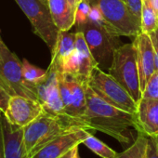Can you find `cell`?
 <instances>
[{
	"instance_id": "3",
	"label": "cell",
	"mask_w": 158,
	"mask_h": 158,
	"mask_svg": "<svg viewBox=\"0 0 158 158\" xmlns=\"http://www.w3.org/2000/svg\"><path fill=\"white\" fill-rule=\"evenodd\" d=\"M109 73L125 88L131 97L138 102L141 99L139 70L133 43L117 47L114 52Z\"/></svg>"
},
{
	"instance_id": "29",
	"label": "cell",
	"mask_w": 158,
	"mask_h": 158,
	"mask_svg": "<svg viewBox=\"0 0 158 158\" xmlns=\"http://www.w3.org/2000/svg\"><path fill=\"white\" fill-rule=\"evenodd\" d=\"M60 158H80L79 157V151H78V146L73 147L72 150H70L68 152H66L64 155H62Z\"/></svg>"
},
{
	"instance_id": "6",
	"label": "cell",
	"mask_w": 158,
	"mask_h": 158,
	"mask_svg": "<svg viewBox=\"0 0 158 158\" xmlns=\"http://www.w3.org/2000/svg\"><path fill=\"white\" fill-rule=\"evenodd\" d=\"M89 85L110 104L135 114L138 104L136 101L112 74L102 71L100 66L93 70Z\"/></svg>"
},
{
	"instance_id": "30",
	"label": "cell",
	"mask_w": 158,
	"mask_h": 158,
	"mask_svg": "<svg viewBox=\"0 0 158 158\" xmlns=\"http://www.w3.org/2000/svg\"><path fill=\"white\" fill-rule=\"evenodd\" d=\"M150 1H151V5L154 10L155 14L158 17V0H150Z\"/></svg>"
},
{
	"instance_id": "4",
	"label": "cell",
	"mask_w": 158,
	"mask_h": 158,
	"mask_svg": "<svg viewBox=\"0 0 158 158\" xmlns=\"http://www.w3.org/2000/svg\"><path fill=\"white\" fill-rule=\"evenodd\" d=\"M97 5L108 26L115 36H136L141 32L140 22L135 17L125 0H89Z\"/></svg>"
},
{
	"instance_id": "11",
	"label": "cell",
	"mask_w": 158,
	"mask_h": 158,
	"mask_svg": "<svg viewBox=\"0 0 158 158\" xmlns=\"http://www.w3.org/2000/svg\"><path fill=\"white\" fill-rule=\"evenodd\" d=\"M89 133L84 127L70 129L44 145L30 158H60L73 147L82 144Z\"/></svg>"
},
{
	"instance_id": "15",
	"label": "cell",
	"mask_w": 158,
	"mask_h": 158,
	"mask_svg": "<svg viewBox=\"0 0 158 158\" xmlns=\"http://www.w3.org/2000/svg\"><path fill=\"white\" fill-rule=\"evenodd\" d=\"M76 33L68 31H60L57 41L52 48V58L48 68L62 73L64 63L75 48Z\"/></svg>"
},
{
	"instance_id": "19",
	"label": "cell",
	"mask_w": 158,
	"mask_h": 158,
	"mask_svg": "<svg viewBox=\"0 0 158 158\" xmlns=\"http://www.w3.org/2000/svg\"><path fill=\"white\" fill-rule=\"evenodd\" d=\"M156 29H158V17L151 5V1L142 0L141 32L149 35Z\"/></svg>"
},
{
	"instance_id": "18",
	"label": "cell",
	"mask_w": 158,
	"mask_h": 158,
	"mask_svg": "<svg viewBox=\"0 0 158 158\" xmlns=\"http://www.w3.org/2000/svg\"><path fill=\"white\" fill-rule=\"evenodd\" d=\"M148 136L142 132H138L135 140L124 152H118L116 158H145Z\"/></svg>"
},
{
	"instance_id": "14",
	"label": "cell",
	"mask_w": 158,
	"mask_h": 158,
	"mask_svg": "<svg viewBox=\"0 0 158 158\" xmlns=\"http://www.w3.org/2000/svg\"><path fill=\"white\" fill-rule=\"evenodd\" d=\"M135 116L139 132L148 137L158 135V100L141 98L138 102Z\"/></svg>"
},
{
	"instance_id": "26",
	"label": "cell",
	"mask_w": 158,
	"mask_h": 158,
	"mask_svg": "<svg viewBox=\"0 0 158 158\" xmlns=\"http://www.w3.org/2000/svg\"><path fill=\"white\" fill-rule=\"evenodd\" d=\"M10 94L5 89V88L2 86V84L0 83V110H1L3 113L6 111L8 104H9V101L10 99Z\"/></svg>"
},
{
	"instance_id": "10",
	"label": "cell",
	"mask_w": 158,
	"mask_h": 158,
	"mask_svg": "<svg viewBox=\"0 0 158 158\" xmlns=\"http://www.w3.org/2000/svg\"><path fill=\"white\" fill-rule=\"evenodd\" d=\"M43 105L35 99L13 95L4 114L8 121L19 127H25L44 113Z\"/></svg>"
},
{
	"instance_id": "13",
	"label": "cell",
	"mask_w": 158,
	"mask_h": 158,
	"mask_svg": "<svg viewBox=\"0 0 158 158\" xmlns=\"http://www.w3.org/2000/svg\"><path fill=\"white\" fill-rule=\"evenodd\" d=\"M133 45L136 51L141 93L152 73L156 71L152 42L148 34L140 32L135 36Z\"/></svg>"
},
{
	"instance_id": "17",
	"label": "cell",
	"mask_w": 158,
	"mask_h": 158,
	"mask_svg": "<svg viewBox=\"0 0 158 158\" xmlns=\"http://www.w3.org/2000/svg\"><path fill=\"white\" fill-rule=\"evenodd\" d=\"M53 22L60 31H69L75 23V10L68 0H48Z\"/></svg>"
},
{
	"instance_id": "31",
	"label": "cell",
	"mask_w": 158,
	"mask_h": 158,
	"mask_svg": "<svg viewBox=\"0 0 158 158\" xmlns=\"http://www.w3.org/2000/svg\"><path fill=\"white\" fill-rule=\"evenodd\" d=\"M68 1H69V2L73 6V7H75V8H76V6H77V5H76V1H75V0H68Z\"/></svg>"
},
{
	"instance_id": "9",
	"label": "cell",
	"mask_w": 158,
	"mask_h": 158,
	"mask_svg": "<svg viewBox=\"0 0 158 158\" xmlns=\"http://www.w3.org/2000/svg\"><path fill=\"white\" fill-rule=\"evenodd\" d=\"M97 66L99 63L90 52L84 34L81 31L76 32L74 50L66 60L62 73H69L79 80L89 83L90 75Z\"/></svg>"
},
{
	"instance_id": "2",
	"label": "cell",
	"mask_w": 158,
	"mask_h": 158,
	"mask_svg": "<svg viewBox=\"0 0 158 158\" xmlns=\"http://www.w3.org/2000/svg\"><path fill=\"white\" fill-rule=\"evenodd\" d=\"M74 127H84L89 130L86 124L79 119L68 114H54L44 111L35 120L23 127L24 158H30L50 140Z\"/></svg>"
},
{
	"instance_id": "28",
	"label": "cell",
	"mask_w": 158,
	"mask_h": 158,
	"mask_svg": "<svg viewBox=\"0 0 158 158\" xmlns=\"http://www.w3.org/2000/svg\"><path fill=\"white\" fill-rule=\"evenodd\" d=\"M3 112L0 110V158H5V140H4V133L1 122V114Z\"/></svg>"
},
{
	"instance_id": "24",
	"label": "cell",
	"mask_w": 158,
	"mask_h": 158,
	"mask_svg": "<svg viewBox=\"0 0 158 158\" xmlns=\"http://www.w3.org/2000/svg\"><path fill=\"white\" fill-rule=\"evenodd\" d=\"M145 158H158V135L148 137Z\"/></svg>"
},
{
	"instance_id": "21",
	"label": "cell",
	"mask_w": 158,
	"mask_h": 158,
	"mask_svg": "<svg viewBox=\"0 0 158 158\" xmlns=\"http://www.w3.org/2000/svg\"><path fill=\"white\" fill-rule=\"evenodd\" d=\"M82 144H84L91 152H93L102 158H116L118 155L117 152L110 148L108 145L97 139L91 133L89 134V136L84 139Z\"/></svg>"
},
{
	"instance_id": "34",
	"label": "cell",
	"mask_w": 158,
	"mask_h": 158,
	"mask_svg": "<svg viewBox=\"0 0 158 158\" xmlns=\"http://www.w3.org/2000/svg\"><path fill=\"white\" fill-rule=\"evenodd\" d=\"M2 41H3V40L1 39V36H0V44H1V42H2Z\"/></svg>"
},
{
	"instance_id": "1",
	"label": "cell",
	"mask_w": 158,
	"mask_h": 158,
	"mask_svg": "<svg viewBox=\"0 0 158 158\" xmlns=\"http://www.w3.org/2000/svg\"><path fill=\"white\" fill-rule=\"evenodd\" d=\"M86 93L87 109L83 121L88 128L105 133L121 143H132L136 139L133 136V130L139 132L135 114L110 104L99 96L89 85Z\"/></svg>"
},
{
	"instance_id": "23",
	"label": "cell",
	"mask_w": 158,
	"mask_h": 158,
	"mask_svg": "<svg viewBox=\"0 0 158 158\" xmlns=\"http://www.w3.org/2000/svg\"><path fill=\"white\" fill-rule=\"evenodd\" d=\"M90 3L89 0H81L78 3L75 10V24L80 25L89 21L90 11Z\"/></svg>"
},
{
	"instance_id": "8",
	"label": "cell",
	"mask_w": 158,
	"mask_h": 158,
	"mask_svg": "<svg viewBox=\"0 0 158 158\" xmlns=\"http://www.w3.org/2000/svg\"><path fill=\"white\" fill-rule=\"evenodd\" d=\"M78 31L84 34L87 44L99 66L110 68L113 60L114 52L116 48V37L110 34L106 29L101 27L89 20L83 24L77 25Z\"/></svg>"
},
{
	"instance_id": "22",
	"label": "cell",
	"mask_w": 158,
	"mask_h": 158,
	"mask_svg": "<svg viewBox=\"0 0 158 158\" xmlns=\"http://www.w3.org/2000/svg\"><path fill=\"white\" fill-rule=\"evenodd\" d=\"M141 98L158 100V70L152 73L148 80L142 91Z\"/></svg>"
},
{
	"instance_id": "12",
	"label": "cell",
	"mask_w": 158,
	"mask_h": 158,
	"mask_svg": "<svg viewBox=\"0 0 158 158\" xmlns=\"http://www.w3.org/2000/svg\"><path fill=\"white\" fill-rule=\"evenodd\" d=\"M58 73L57 71L48 68L47 78L35 87V93L46 112L54 114H67L60 96Z\"/></svg>"
},
{
	"instance_id": "16",
	"label": "cell",
	"mask_w": 158,
	"mask_h": 158,
	"mask_svg": "<svg viewBox=\"0 0 158 158\" xmlns=\"http://www.w3.org/2000/svg\"><path fill=\"white\" fill-rule=\"evenodd\" d=\"M1 122L5 140V158H24L23 152V127H19L8 121L4 113Z\"/></svg>"
},
{
	"instance_id": "20",
	"label": "cell",
	"mask_w": 158,
	"mask_h": 158,
	"mask_svg": "<svg viewBox=\"0 0 158 158\" xmlns=\"http://www.w3.org/2000/svg\"><path fill=\"white\" fill-rule=\"evenodd\" d=\"M23 74L25 81L32 87L42 83L48 76V70H43L31 64L26 59L23 60Z\"/></svg>"
},
{
	"instance_id": "25",
	"label": "cell",
	"mask_w": 158,
	"mask_h": 158,
	"mask_svg": "<svg viewBox=\"0 0 158 158\" xmlns=\"http://www.w3.org/2000/svg\"><path fill=\"white\" fill-rule=\"evenodd\" d=\"M128 8L135 15V17L140 22L141 24V9H142V0H125Z\"/></svg>"
},
{
	"instance_id": "7",
	"label": "cell",
	"mask_w": 158,
	"mask_h": 158,
	"mask_svg": "<svg viewBox=\"0 0 158 158\" xmlns=\"http://www.w3.org/2000/svg\"><path fill=\"white\" fill-rule=\"evenodd\" d=\"M30 21L34 33L52 50L60 30L55 25L48 5L41 0H15Z\"/></svg>"
},
{
	"instance_id": "32",
	"label": "cell",
	"mask_w": 158,
	"mask_h": 158,
	"mask_svg": "<svg viewBox=\"0 0 158 158\" xmlns=\"http://www.w3.org/2000/svg\"><path fill=\"white\" fill-rule=\"evenodd\" d=\"M42 2H44V3H46V4H48V0H41Z\"/></svg>"
},
{
	"instance_id": "5",
	"label": "cell",
	"mask_w": 158,
	"mask_h": 158,
	"mask_svg": "<svg viewBox=\"0 0 158 158\" xmlns=\"http://www.w3.org/2000/svg\"><path fill=\"white\" fill-rule=\"evenodd\" d=\"M0 83L10 96L21 95L37 100L35 89L30 86L23 77V60H20L4 41L0 44Z\"/></svg>"
},
{
	"instance_id": "33",
	"label": "cell",
	"mask_w": 158,
	"mask_h": 158,
	"mask_svg": "<svg viewBox=\"0 0 158 158\" xmlns=\"http://www.w3.org/2000/svg\"><path fill=\"white\" fill-rule=\"evenodd\" d=\"M75 1H76V5H78V3H79V2H80V1H81V0H75ZM76 7H77V6H76Z\"/></svg>"
},
{
	"instance_id": "27",
	"label": "cell",
	"mask_w": 158,
	"mask_h": 158,
	"mask_svg": "<svg viewBox=\"0 0 158 158\" xmlns=\"http://www.w3.org/2000/svg\"><path fill=\"white\" fill-rule=\"evenodd\" d=\"M153 47V52H154V60H155V68L158 70V29L149 34Z\"/></svg>"
}]
</instances>
